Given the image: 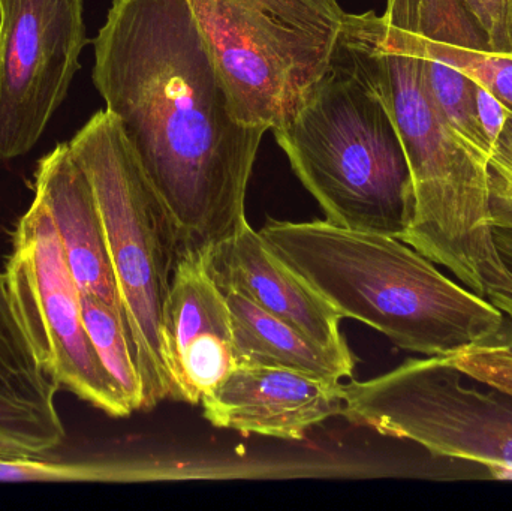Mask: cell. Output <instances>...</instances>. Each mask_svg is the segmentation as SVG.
Returning a JSON list of instances; mask_svg holds the SVG:
<instances>
[{
    "mask_svg": "<svg viewBox=\"0 0 512 511\" xmlns=\"http://www.w3.org/2000/svg\"><path fill=\"white\" fill-rule=\"evenodd\" d=\"M93 45V84L173 216L180 255L233 237L267 129L233 116L189 0H111Z\"/></svg>",
    "mask_w": 512,
    "mask_h": 511,
    "instance_id": "cell-1",
    "label": "cell"
},
{
    "mask_svg": "<svg viewBox=\"0 0 512 511\" xmlns=\"http://www.w3.org/2000/svg\"><path fill=\"white\" fill-rule=\"evenodd\" d=\"M382 15L346 14L325 74L283 125L271 129L325 221L402 237L414 183L382 83Z\"/></svg>",
    "mask_w": 512,
    "mask_h": 511,
    "instance_id": "cell-2",
    "label": "cell"
},
{
    "mask_svg": "<svg viewBox=\"0 0 512 511\" xmlns=\"http://www.w3.org/2000/svg\"><path fill=\"white\" fill-rule=\"evenodd\" d=\"M259 233L342 318L367 324L402 350L454 357L498 344L507 330L508 318L495 305L399 237L319 219H268Z\"/></svg>",
    "mask_w": 512,
    "mask_h": 511,
    "instance_id": "cell-3",
    "label": "cell"
},
{
    "mask_svg": "<svg viewBox=\"0 0 512 511\" xmlns=\"http://www.w3.org/2000/svg\"><path fill=\"white\" fill-rule=\"evenodd\" d=\"M92 183L141 378V410L173 399L164 309L180 257L176 222L147 179L114 114H93L69 141Z\"/></svg>",
    "mask_w": 512,
    "mask_h": 511,
    "instance_id": "cell-4",
    "label": "cell"
},
{
    "mask_svg": "<svg viewBox=\"0 0 512 511\" xmlns=\"http://www.w3.org/2000/svg\"><path fill=\"white\" fill-rule=\"evenodd\" d=\"M243 125L274 129L325 74L346 12L337 0H189Z\"/></svg>",
    "mask_w": 512,
    "mask_h": 511,
    "instance_id": "cell-5",
    "label": "cell"
},
{
    "mask_svg": "<svg viewBox=\"0 0 512 511\" xmlns=\"http://www.w3.org/2000/svg\"><path fill=\"white\" fill-rule=\"evenodd\" d=\"M466 377L453 357L409 359L372 380L340 384V416L512 479V396L483 392Z\"/></svg>",
    "mask_w": 512,
    "mask_h": 511,
    "instance_id": "cell-6",
    "label": "cell"
},
{
    "mask_svg": "<svg viewBox=\"0 0 512 511\" xmlns=\"http://www.w3.org/2000/svg\"><path fill=\"white\" fill-rule=\"evenodd\" d=\"M3 275L39 365L60 389L107 416H131V408L90 341L81 291L69 269L56 225L35 198L15 225Z\"/></svg>",
    "mask_w": 512,
    "mask_h": 511,
    "instance_id": "cell-7",
    "label": "cell"
},
{
    "mask_svg": "<svg viewBox=\"0 0 512 511\" xmlns=\"http://www.w3.org/2000/svg\"><path fill=\"white\" fill-rule=\"evenodd\" d=\"M382 18L423 56L433 95L457 134L483 146L477 83L512 111V0H387Z\"/></svg>",
    "mask_w": 512,
    "mask_h": 511,
    "instance_id": "cell-8",
    "label": "cell"
},
{
    "mask_svg": "<svg viewBox=\"0 0 512 511\" xmlns=\"http://www.w3.org/2000/svg\"><path fill=\"white\" fill-rule=\"evenodd\" d=\"M87 44L83 0H0V159L27 155L68 96Z\"/></svg>",
    "mask_w": 512,
    "mask_h": 511,
    "instance_id": "cell-9",
    "label": "cell"
},
{
    "mask_svg": "<svg viewBox=\"0 0 512 511\" xmlns=\"http://www.w3.org/2000/svg\"><path fill=\"white\" fill-rule=\"evenodd\" d=\"M339 381L282 368L239 365L204 396L213 426L277 440L301 441L307 431L342 413Z\"/></svg>",
    "mask_w": 512,
    "mask_h": 511,
    "instance_id": "cell-10",
    "label": "cell"
},
{
    "mask_svg": "<svg viewBox=\"0 0 512 511\" xmlns=\"http://www.w3.org/2000/svg\"><path fill=\"white\" fill-rule=\"evenodd\" d=\"M204 261L224 293L246 297L324 347L349 350L340 332L342 315L248 221L233 237L207 251Z\"/></svg>",
    "mask_w": 512,
    "mask_h": 511,
    "instance_id": "cell-11",
    "label": "cell"
},
{
    "mask_svg": "<svg viewBox=\"0 0 512 511\" xmlns=\"http://www.w3.org/2000/svg\"><path fill=\"white\" fill-rule=\"evenodd\" d=\"M33 192L56 225L81 293L92 294L123 314L98 201L68 143L57 144L39 159Z\"/></svg>",
    "mask_w": 512,
    "mask_h": 511,
    "instance_id": "cell-12",
    "label": "cell"
},
{
    "mask_svg": "<svg viewBox=\"0 0 512 511\" xmlns=\"http://www.w3.org/2000/svg\"><path fill=\"white\" fill-rule=\"evenodd\" d=\"M59 390L39 365L0 272V455H44L62 447Z\"/></svg>",
    "mask_w": 512,
    "mask_h": 511,
    "instance_id": "cell-13",
    "label": "cell"
},
{
    "mask_svg": "<svg viewBox=\"0 0 512 511\" xmlns=\"http://www.w3.org/2000/svg\"><path fill=\"white\" fill-rule=\"evenodd\" d=\"M239 365L289 369L322 380L351 378V350L324 347L237 293H225Z\"/></svg>",
    "mask_w": 512,
    "mask_h": 511,
    "instance_id": "cell-14",
    "label": "cell"
},
{
    "mask_svg": "<svg viewBox=\"0 0 512 511\" xmlns=\"http://www.w3.org/2000/svg\"><path fill=\"white\" fill-rule=\"evenodd\" d=\"M206 333L233 339L230 306L224 291L210 276L204 255L185 252L177 260L164 309V344L170 372L177 354L192 339Z\"/></svg>",
    "mask_w": 512,
    "mask_h": 511,
    "instance_id": "cell-15",
    "label": "cell"
},
{
    "mask_svg": "<svg viewBox=\"0 0 512 511\" xmlns=\"http://www.w3.org/2000/svg\"><path fill=\"white\" fill-rule=\"evenodd\" d=\"M81 309L90 341L105 371L122 393L132 413L140 411L143 402L141 378L125 317L122 312L92 294L81 293Z\"/></svg>",
    "mask_w": 512,
    "mask_h": 511,
    "instance_id": "cell-16",
    "label": "cell"
},
{
    "mask_svg": "<svg viewBox=\"0 0 512 511\" xmlns=\"http://www.w3.org/2000/svg\"><path fill=\"white\" fill-rule=\"evenodd\" d=\"M487 176L493 228L512 230V111L493 144Z\"/></svg>",
    "mask_w": 512,
    "mask_h": 511,
    "instance_id": "cell-17",
    "label": "cell"
},
{
    "mask_svg": "<svg viewBox=\"0 0 512 511\" xmlns=\"http://www.w3.org/2000/svg\"><path fill=\"white\" fill-rule=\"evenodd\" d=\"M453 360L471 380L512 396V351L504 345L471 348Z\"/></svg>",
    "mask_w": 512,
    "mask_h": 511,
    "instance_id": "cell-18",
    "label": "cell"
},
{
    "mask_svg": "<svg viewBox=\"0 0 512 511\" xmlns=\"http://www.w3.org/2000/svg\"><path fill=\"white\" fill-rule=\"evenodd\" d=\"M475 105H477L478 120L486 135L487 143L493 147L511 110L480 83H477V90H475Z\"/></svg>",
    "mask_w": 512,
    "mask_h": 511,
    "instance_id": "cell-19",
    "label": "cell"
},
{
    "mask_svg": "<svg viewBox=\"0 0 512 511\" xmlns=\"http://www.w3.org/2000/svg\"><path fill=\"white\" fill-rule=\"evenodd\" d=\"M493 234H495L496 248H498L505 266L512 273V230L493 228Z\"/></svg>",
    "mask_w": 512,
    "mask_h": 511,
    "instance_id": "cell-20",
    "label": "cell"
},
{
    "mask_svg": "<svg viewBox=\"0 0 512 511\" xmlns=\"http://www.w3.org/2000/svg\"><path fill=\"white\" fill-rule=\"evenodd\" d=\"M498 344H502L504 347H507L508 350L512 351V333L504 332V335H502L501 341H499Z\"/></svg>",
    "mask_w": 512,
    "mask_h": 511,
    "instance_id": "cell-21",
    "label": "cell"
}]
</instances>
